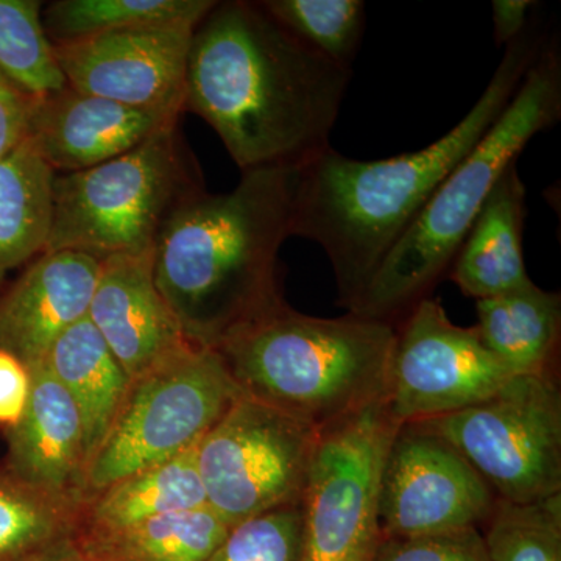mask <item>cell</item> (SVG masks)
Segmentation results:
<instances>
[{"label":"cell","mask_w":561,"mask_h":561,"mask_svg":"<svg viewBox=\"0 0 561 561\" xmlns=\"http://www.w3.org/2000/svg\"><path fill=\"white\" fill-rule=\"evenodd\" d=\"M535 5L538 3L531 0H493L491 2L496 46L507 47L527 31L530 10Z\"/></svg>","instance_id":"cell-33"},{"label":"cell","mask_w":561,"mask_h":561,"mask_svg":"<svg viewBox=\"0 0 561 561\" xmlns=\"http://www.w3.org/2000/svg\"><path fill=\"white\" fill-rule=\"evenodd\" d=\"M319 438L308 424L241 394L197 445L208 507L232 527L301 504Z\"/></svg>","instance_id":"cell-9"},{"label":"cell","mask_w":561,"mask_h":561,"mask_svg":"<svg viewBox=\"0 0 561 561\" xmlns=\"http://www.w3.org/2000/svg\"><path fill=\"white\" fill-rule=\"evenodd\" d=\"M512 376L476 327H457L426 297L397 324L387 404L398 423H420L486 400Z\"/></svg>","instance_id":"cell-11"},{"label":"cell","mask_w":561,"mask_h":561,"mask_svg":"<svg viewBox=\"0 0 561 561\" xmlns=\"http://www.w3.org/2000/svg\"><path fill=\"white\" fill-rule=\"evenodd\" d=\"M151 253L101 261L88 312L131 381L192 345L154 283Z\"/></svg>","instance_id":"cell-14"},{"label":"cell","mask_w":561,"mask_h":561,"mask_svg":"<svg viewBox=\"0 0 561 561\" xmlns=\"http://www.w3.org/2000/svg\"><path fill=\"white\" fill-rule=\"evenodd\" d=\"M261 5L306 47L351 69L364 36L362 0H262Z\"/></svg>","instance_id":"cell-27"},{"label":"cell","mask_w":561,"mask_h":561,"mask_svg":"<svg viewBox=\"0 0 561 561\" xmlns=\"http://www.w3.org/2000/svg\"><path fill=\"white\" fill-rule=\"evenodd\" d=\"M397 324L346 313L321 319L287 302L214 348L243 397L313 431L387 401Z\"/></svg>","instance_id":"cell-4"},{"label":"cell","mask_w":561,"mask_h":561,"mask_svg":"<svg viewBox=\"0 0 561 561\" xmlns=\"http://www.w3.org/2000/svg\"><path fill=\"white\" fill-rule=\"evenodd\" d=\"M205 505L208 502L195 446L84 497L73 538L124 529L164 513Z\"/></svg>","instance_id":"cell-19"},{"label":"cell","mask_w":561,"mask_h":561,"mask_svg":"<svg viewBox=\"0 0 561 561\" xmlns=\"http://www.w3.org/2000/svg\"><path fill=\"white\" fill-rule=\"evenodd\" d=\"M561 119V55L556 38L540 54L507 108L442 181L350 313L393 321L427 297L451 267L491 191L534 136Z\"/></svg>","instance_id":"cell-5"},{"label":"cell","mask_w":561,"mask_h":561,"mask_svg":"<svg viewBox=\"0 0 561 561\" xmlns=\"http://www.w3.org/2000/svg\"><path fill=\"white\" fill-rule=\"evenodd\" d=\"M101 261L76 251L43 253L0 294V350L27 368L90 312Z\"/></svg>","instance_id":"cell-16"},{"label":"cell","mask_w":561,"mask_h":561,"mask_svg":"<svg viewBox=\"0 0 561 561\" xmlns=\"http://www.w3.org/2000/svg\"><path fill=\"white\" fill-rule=\"evenodd\" d=\"M43 362L79 409L90 465L119 412L131 379L88 317L62 332Z\"/></svg>","instance_id":"cell-20"},{"label":"cell","mask_w":561,"mask_h":561,"mask_svg":"<svg viewBox=\"0 0 561 561\" xmlns=\"http://www.w3.org/2000/svg\"><path fill=\"white\" fill-rule=\"evenodd\" d=\"M400 426L381 401L320 434L301 500V561L375 559L379 481Z\"/></svg>","instance_id":"cell-10"},{"label":"cell","mask_w":561,"mask_h":561,"mask_svg":"<svg viewBox=\"0 0 561 561\" xmlns=\"http://www.w3.org/2000/svg\"><path fill=\"white\" fill-rule=\"evenodd\" d=\"M415 424L451 445L496 500L524 504L561 493L556 373L512 376L486 400Z\"/></svg>","instance_id":"cell-8"},{"label":"cell","mask_w":561,"mask_h":561,"mask_svg":"<svg viewBox=\"0 0 561 561\" xmlns=\"http://www.w3.org/2000/svg\"><path fill=\"white\" fill-rule=\"evenodd\" d=\"M241 394L219 354L195 343L133 379L88 465L84 497L195 448Z\"/></svg>","instance_id":"cell-7"},{"label":"cell","mask_w":561,"mask_h":561,"mask_svg":"<svg viewBox=\"0 0 561 561\" xmlns=\"http://www.w3.org/2000/svg\"><path fill=\"white\" fill-rule=\"evenodd\" d=\"M350 79L261 2H216L192 38L184 111L208 122L241 172L302 168L330 149Z\"/></svg>","instance_id":"cell-1"},{"label":"cell","mask_w":561,"mask_h":561,"mask_svg":"<svg viewBox=\"0 0 561 561\" xmlns=\"http://www.w3.org/2000/svg\"><path fill=\"white\" fill-rule=\"evenodd\" d=\"M482 535L490 561H561V493L524 504L497 500Z\"/></svg>","instance_id":"cell-28"},{"label":"cell","mask_w":561,"mask_h":561,"mask_svg":"<svg viewBox=\"0 0 561 561\" xmlns=\"http://www.w3.org/2000/svg\"><path fill=\"white\" fill-rule=\"evenodd\" d=\"M230 529L205 505L73 540L101 561H206Z\"/></svg>","instance_id":"cell-23"},{"label":"cell","mask_w":561,"mask_h":561,"mask_svg":"<svg viewBox=\"0 0 561 561\" xmlns=\"http://www.w3.org/2000/svg\"><path fill=\"white\" fill-rule=\"evenodd\" d=\"M214 0H55L43 9L51 44L73 43L154 22H201Z\"/></svg>","instance_id":"cell-25"},{"label":"cell","mask_w":561,"mask_h":561,"mask_svg":"<svg viewBox=\"0 0 561 561\" xmlns=\"http://www.w3.org/2000/svg\"><path fill=\"white\" fill-rule=\"evenodd\" d=\"M526 187L518 162L508 165L453 262L451 278L476 300L500 297L534 283L523 254Z\"/></svg>","instance_id":"cell-18"},{"label":"cell","mask_w":561,"mask_h":561,"mask_svg":"<svg viewBox=\"0 0 561 561\" xmlns=\"http://www.w3.org/2000/svg\"><path fill=\"white\" fill-rule=\"evenodd\" d=\"M373 561H490L481 529L412 538H387Z\"/></svg>","instance_id":"cell-30"},{"label":"cell","mask_w":561,"mask_h":561,"mask_svg":"<svg viewBox=\"0 0 561 561\" xmlns=\"http://www.w3.org/2000/svg\"><path fill=\"white\" fill-rule=\"evenodd\" d=\"M202 190L179 124L169 125L114 160L55 173L44 253L76 251L98 261L151 253L169 217Z\"/></svg>","instance_id":"cell-6"},{"label":"cell","mask_w":561,"mask_h":561,"mask_svg":"<svg viewBox=\"0 0 561 561\" xmlns=\"http://www.w3.org/2000/svg\"><path fill=\"white\" fill-rule=\"evenodd\" d=\"M198 22L135 25L54 44L72 90L133 108L184 113L187 58Z\"/></svg>","instance_id":"cell-13"},{"label":"cell","mask_w":561,"mask_h":561,"mask_svg":"<svg viewBox=\"0 0 561 561\" xmlns=\"http://www.w3.org/2000/svg\"><path fill=\"white\" fill-rule=\"evenodd\" d=\"M28 371L27 405L5 431L9 451L2 463L36 489L81 504L88 456L79 409L44 362Z\"/></svg>","instance_id":"cell-17"},{"label":"cell","mask_w":561,"mask_h":561,"mask_svg":"<svg viewBox=\"0 0 561 561\" xmlns=\"http://www.w3.org/2000/svg\"><path fill=\"white\" fill-rule=\"evenodd\" d=\"M298 180L300 168L242 172L234 190L195 192L165 221L151 253L154 283L195 345L214 350L286 302L279 251Z\"/></svg>","instance_id":"cell-3"},{"label":"cell","mask_w":561,"mask_h":561,"mask_svg":"<svg viewBox=\"0 0 561 561\" xmlns=\"http://www.w3.org/2000/svg\"><path fill=\"white\" fill-rule=\"evenodd\" d=\"M476 324L486 348L513 375L556 373L561 334V297L537 284L478 301Z\"/></svg>","instance_id":"cell-21"},{"label":"cell","mask_w":561,"mask_h":561,"mask_svg":"<svg viewBox=\"0 0 561 561\" xmlns=\"http://www.w3.org/2000/svg\"><path fill=\"white\" fill-rule=\"evenodd\" d=\"M0 76L35 101L68 87L38 0H0Z\"/></svg>","instance_id":"cell-26"},{"label":"cell","mask_w":561,"mask_h":561,"mask_svg":"<svg viewBox=\"0 0 561 561\" xmlns=\"http://www.w3.org/2000/svg\"><path fill=\"white\" fill-rule=\"evenodd\" d=\"M35 102L0 76V160L27 139Z\"/></svg>","instance_id":"cell-31"},{"label":"cell","mask_w":561,"mask_h":561,"mask_svg":"<svg viewBox=\"0 0 561 561\" xmlns=\"http://www.w3.org/2000/svg\"><path fill=\"white\" fill-rule=\"evenodd\" d=\"M33 561H101L90 556L87 551L77 545L76 540L65 542L58 548L51 549L50 552L44 553L43 557Z\"/></svg>","instance_id":"cell-34"},{"label":"cell","mask_w":561,"mask_h":561,"mask_svg":"<svg viewBox=\"0 0 561 561\" xmlns=\"http://www.w3.org/2000/svg\"><path fill=\"white\" fill-rule=\"evenodd\" d=\"M542 44L529 28L508 44L470 113L423 150L357 161L330 147L300 168L290 232L324 250L348 312L442 181L500 119Z\"/></svg>","instance_id":"cell-2"},{"label":"cell","mask_w":561,"mask_h":561,"mask_svg":"<svg viewBox=\"0 0 561 561\" xmlns=\"http://www.w3.org/2000/svg\"><path fill=\"white\" fill-rule=\"evenodd\" d=\"M496 496L451 445L420 424H401L379 481L382 540L472 529L489 522Z\"/></svg>","instance_id":"cell-12"},{"label":"cell","mask_w":561,"mask_h":561,"mask_svg":"<svg viewBox=\"0 0 561 561\" xmlns=\"http://www.w3.org/2000/svg\"><path fill=\"white\" fill-rule=\"evenodd\" d=\"M31 371L13 354L0 350V427L9 431L20 421L31 393Z\"/></svg>","instance_id":"cell-32"},{"label":"cell","mask_w":561,"mask_h":561,"mask_svg":"<svg viewBox=\"0 0 561 561\" xmlns=\"http://www.w3.org/2000/svg\"><path fill=\"white\" fill-rule=\"evenodd\" d=\"M80 502L36 489L0 461V561H33L76 537Z\"/></svg>","instance_id":"cell-24"},{"label":"cell","mask_w":561,"mask_h":561,"mask_svg":"<svg viewBox=\"0 0 561 561\" xmlns=\"http://www.w3.org/2000/svg\"><path fill=\"white\" fill-rule=\"evenodd\" d=\"M179 122L180 114L133 108L66 87L35 102L25 140L51 172L72 173L114 160Z\"/></svg>","instance_id":"cell-15"},{"label":"cell","mask_w":561,"mask_h":561,"mask_svg":"<svg viewBox=\"0 0 561 561\" xmlns=\"http://www.w3.org/2000/svg\"><path fill=\"white\" fill-rule=\"evenodd\" d=\"M54 176L27 140L0 160V294L14 268L46 249Z\"/></svg>","instance_id":"cell-22"},{"label":"cell","mask_w":561,"mask_h":561,"mask_svg":"<svg viewBox=\"0 0 561 561\" xmlns=\"http://www.w3.org/2000/svg\"><path fill=\"white\" fill-rule=\"evenodd\" d=\"M301 504L286 505L232 526L206 561H301Z\"/></svg>","instance_id":"cell-29"}]
</instances>
